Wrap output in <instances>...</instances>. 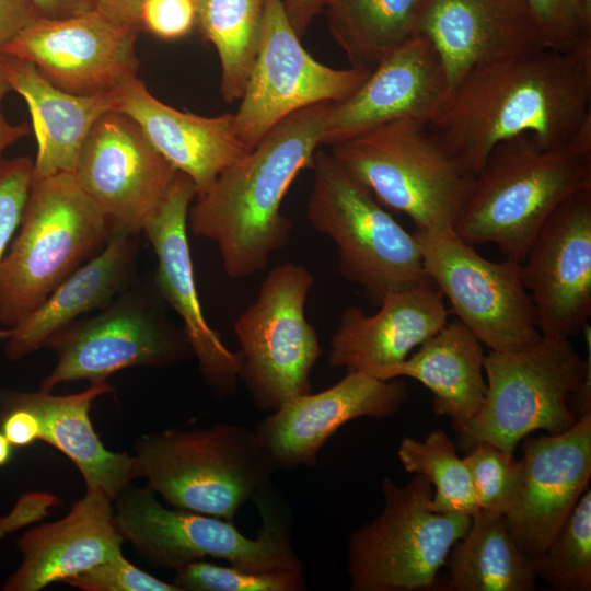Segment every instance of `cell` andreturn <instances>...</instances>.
<instances>
[{
    "mask_svg": "<svg viewBox=\"0 0 591 591\" xmlns=\"http://www.w3.org/2000/svg\"><path fill=\"white\" fill-rule=\"evenodd\" d=\"M591 43L540 48L482 65L448 93L428 129L471 179L501 141L530 134L567 144L591 116Z\"/></svg>",
    "mask_w": 591,
    "mask_h": 591,
    "instance_id": "6da1fadb",
    "label": "cell"
},
{
    "mask_svg": "<svg viewBox=\"0 0 591 591\" xmlns=\"http://www.w3.org/2000/svg\"><path fill=\"white\" fill-rule=\"evenodd\" d=\"M333 102L299 109L196 195L187 225L218 246L224 273L241 279L263 271L290 242L281 202L302 170L311 169Z\"/></svg>",
    "mask_w": 591,
    "mask_h": 591,
    "instance_id": "7a4b0ae2",
    "label": "cell"
},
{
    "mask_svg": "<svg viewBox=\"0 0 591 591\" xmlns=\"http://www.w3.org/2000/svg\"><path fill=\"white\" fill-rule=\"evenodd\" d=\"M591 185V116L564 146L544 149L530 134L498 143L474 177L454 224L471 245L493 243L522 263L553 211Z\"/></svg>",
    "mask_w": 591,
    "mask_h": 591,
    "instance_id": "3957f363",
    "label": "cell"
},
{
    "mask_svg": "<svg viewBox=\"0 0 591 591\" xmlns=\"http://www.w3.org/2000/svg\"><path fill=\"white\" fill-rule=\"evenodd\" d=\"M115 523L124 540L152 564L174 569L212 557L256 573L303 575L291 545L287 510L268 486L253 500L262 528L255 538L242 534L234 522L183 509H167L154 491L128 485L114 499Z\"/></svg>",
    "mask_w": 591,
    "mask_h": 591,
    "instance_id": "277c9868",
    "label": "cell"
},
{
    "mask_svg": "<svg viewBox=\"0 0 591 591\" xmlns=\"http://www.w3.org/2000/svg\"><path fill=\"white\" fill-rule=\"evenodd\" d=\"M591 354L584 360L569 339L542 335L520 350L485 356L482 406L457 432L462 449L491 444L513 455L531 432L559 433L579 419L578 403L591 402Z\"/></svg>",
    "mask_w": 591,
    "mask_h": 591,
    "instance_id": "5b68a950",
    "label": "cell"
},
{
    "mask_svg": "<svg viewBox=\"0 0 591 591\" xmlns=\"http://www.w3.org/2000/svg\"><path fill=\"white\" fill-rule=\"evenodd\" d=\"M134 456L139 476L169 505L230 522L278 470L255 429L233 424L147 436Z\"/></svg>",
    "mask_w": 591,
    "mask_h": 591,
    "instance_id": "8992f818",
    "label": "cell"
},
{
    "mask_svg": "<svg viewBox=\"0 0 591 591\" xmlns=\"http://www.w3.org/2000/svg\"><path fill=\"white\" fill-rule=\"evenodd\" d=\"M20 232L0 266V323L14 328L111 239L73 174L33 179Z\"/></svg>",
    "mask_w": 591,
    "mask_h": 591,
    "instance_id": "52a82bcc",
    "label": "cell"
},
{
    "mask_svg": "<svg viewBox=\"0 0 591 591\" xmlns=\"http://www.w3.org/2000/svg\"><path fill=\"white\" fill-rule=\"evenodd\" d=\"M306 205L312 227L336 244L339 273L373 305L392 292L431 281L415 234L334 159L316 150Z\"/></svg>",
    "mask_w": 591,
    "mask_h": 591,
    "instance_id": "ba28073f",
    "label": "cell"
},
{
    "mask_svg": "<svg viewBox=\"0 0 591 591\" xmlns=\"http://www.w3.org/2000/svg\"><path fill=\"white\" fill-rule=\"evenodd\" d=\"M329 152L380 204L405 213L417 231L454 229L473 179L432 136L427 121L387 123Z\"/></svg>",
    "mask_w": 591,
    "mask_h": 591,
    "instance_id": "9c48e42d",
    "label": "cell"
},
{
    "mask_svg": "<svg viewBox=\"0 0 591 591\" xmlns=\"http://www.w3.org/2000/svg\"><path fill=\"white\" fill-rule=\"evenodd\" d=\"M381 487L382 512L349 536L350 589H429L452 546L467 532L472 517L432 512L433 487L422 474H414L404 486L384 477Z\"/></svg>",
    "mask_w": 591,
    "mask_h": 591,
    "instance_id": "30bf717a",
    "label": "cell"
},
{
    "mask_svg": "<svg viewBox=\"0 0 591 591\" xmlns=\"http://www.w3.org/2000/svg\"><path fill=\"white\" fill-rule=\"evenodd\" d=\"M313 285L305 266H276L233 324L241 347L239 378L262 409L276 410L312 392L310 374L322 355L317 333L305 316Z\"/></svg>",
    "mask_w": 591,
    "mask_h": 591,
    "instance_id": "8fae6325",
    "label": "cell"
},
{
    "mask_svg": "<svg viewBox=\"0 0 591 591\" xmlns=\"http://www.w3.org/2000/svg\"><path fill=\"white\" fill-rule=\"evenodd\" d=\"M415 236L426 275L456 318L490 351H515L541 339L521 263L484 258L453 228L417 231Z\"/></svg>",
    "mask_w": 591,
    "mask_h": 591,
    "instance_id": "7c38bea8",
    "label": "cell"
},
{
    "mask_svg": "<svg viewBox=\"0 0 591 591\" xmlns=\"http://www.w3.org/2000/svg\"><path fill=\"white\" fill-rule=\"evenodd\" d=\"M370 73L362 68L336 69L318 62L302 46L283 0H265L259 48L233 114L236 136L252 150L290 114L347 99Z\"/></svg>",
    "mask_w": 591,
    "mask_h": 591,
    "instance_id": "4fadbf2b",
    "label": "cell"
},
{
    "mask_svg": "<svg viewBox=\"0 0 591 591\" xmlns=\"http://www.w3.org/2000/svg\"><path fill=\"white\" fill-rule=\"evenodd\" d=\"M177 173L131 118L111 112L92 127L73 176L105 216L111 235L135 236Z\"/></svg>",
    "mask_w": 591,
    "mask_h": 591,
    "instance_id": "5bb4252c",
    "label": "cell"
},
{
    "mask_svg": "<svg viewBox=\"0 0 591 591\" xmlns=\"http://www.w3.org/2000/svg\"><path fill=\"white\" fill-rule=\"evenodd\" d=\"M541 335L579 334L591 315V185L563 201L520 267Z\"/></svg>",
    "mask_w": 591,
    "mask_h": 591,
    "instance_id": "9a60e30c",
    "label": "cell"
},
{
    "mask_svg": "<svg viewBox=\"0 0 591 591\" xmlns=\"http://www.w3.org/2000/svg\"><path fill=\"white\" fill-rule=\"evenodd\" d=\"M137 32L96 10L60 20L37 18L0 53L32 62L66 92L95 94L137 77Z\"/></svg>",
    "mask_w": 591,
    "mask_h": 591,
    "instance_id": "2e32d148",
    "label": "cell"
},
{
    "mask_svg": "<svg viewBox=\"0 0 591 591\" xmlns=\"http://www.w3.org/2000/svg\"><path fill=\"white\" fill-rule=\"evenodd\" d=\"M522 451L520 498L503 520L514 543L533 565L588 488L591 413L563 432L525 437Z\"/></svg>",
    "mask_w": 591,
    "mask_h": 591,
    "instance_id": "e0dca14e",
    "label": "cell"
},
{
    "mask_svg": "<svg viewBox=\"0 0 591 591\" xmlns=\"http://www.w3.org/2000/svg\"><path fill=\"white\" fill-rule=\"evenodd\" d=\"M46 346L58 355L42 390L88 380L104 383L117 371L131 367H159L174 362L184 350L181 343L144 305L120 300L84 323L70 325Z\"/></svg>",
    "mask_w": 591,
    "mask_h": 591,
    "instance_id": "ac0fdd59",
    "label": "cell"
},
{
    "mask_svg": "<svg viewBox=\"0 0 591 591\" xmlns=\"http://www.w3.org/2000/svg\"><path fill=\"white\" fill-rule=\"evenodd\" d=\"M407 399L405 383L348 371L333 386L286 402L255 428L278 468L315 466L325 442L360 417L387 418Z\"/></svg>",
    "mask_w": 591,
    "mask_h": 591,
    "instance_id": "d6986e66",
    "label": "cell"
},
{
    "mask_svg": "<svg viewBox=\"0 0 591 591\" xmlns=\"http://www.w3.org/2000/svg\"><path fill=\"white\" fill-rule=\"evenodd\" d=\"M448 93L437 53L418 36L384 57L350 96L331 104L321 146L333 147L399 119L429 123Z\"/></svg>",
    "mask_w": 591,
    "mask_h": 591,
    "instance_id": "ffe728a7",
    "label": "cell"
},
{
    "mask_svg": "<svg viewBox=\"0 0 591 591\" xmlns=\"http://www.w3.org/2000/svg\"><path fill=\"white\" fill-rule=\"evenodd\" d=\"M196 197L193 181L178 172L166 196L147 220L146 232L158 258L157 285L184 323L186 338L213 386L233 391L241 357L207 323L196 290L187 237V218Z\"/></svg>",
    "mask_w": 591,
    "mask_h": 591,
    "instance_id": "44dd1931",
    "label": "cell"
},
{
    "mask_svg": "<svg viewBox=\"0 0 591 591\" xmlns=\"http://www.w3.org/2000/svg\"><path fill=\"white\" fill-rule=\"evenodd\" d=\"M418 33L437 53L449 92L482 65L545 48L522 0H427Z\"/></svg>",
    "mask_w": 591,
    "mask_h": 591,
    "instance_id": "7402d4cb",
    "label": "cell"
},
{
    "mask_svg": "<svg viewBox=\"0 0 591 591\" xmlns=\"http://www.w3.org/2000/svg\"><path fill=\"white\" fill-rule=\"evenodd\" d=\"M448 317L444 297L432 281L387 293L372 315L349 306L331 339L328 363L380 380L444 327Z\"/></svg>",
    "mask_w": 591,
    "mask_h": 591,
    "instance_id": "603a6c76",
    "label": "cell"
},
{
    "mask_svg": "<svg viewBox=\"0 0 591 591\" xmlns=\"http://www.w3.org/2000/svg\"><path fill=\"white\" fill-rule=\"evenodd\" d=\"M116 112L131 118L150 143L206 192L219 174L250 150L237 138L233 114L204 117L181 112L150 93L137 77L116 88Z\"/></svg>",
    "mask_w": 591,
    "mask_h": 591,
    "instance_id": "cb8c5ba5",
    "label": "cell"
},
{
    "mask_svg": "<svg viewBox=\"0 0 591 591\" xmlns=\"http://www.w3.org/2000/svg\"><path fill=\"white\" fill-rule=\"evenodd\" d=\"M112 501L101 489L86 490L62 519L24 534L18 542L23 561L3 590L38 591L121 554Z\"/></svg>",
    "mask_w": 591,
    "mask_h": 591,
    "instance_id": "d4e9b609",
    "label": "cell"
},
{
    "mask_svg": "<svg viewBox=\"0 0 591 591\" xmlns=\"http://www.w3.org/2000/svg\"><path fill=\"white\" fill-rule=\"evenodd\" d=\"M0 70L11 90L27 104L37 142L33 179L73 174L84 141L95 123L116 112V89L95 94L66 92L30 61L0 53Z\"/></svg>",
    "mask_w": 591,
    "mask_h": 591,
    "instance_id": "484cf974",
    "label": "cell"
},
{
    "mask_svg": "<svg viewBox=\"0 0 591 591\" xmlns=\"http://www.w3.org/2000/svg\"><path fill=\"white\" fill-rule=\"evenodd\" d=\"M107 383L91 384L69 395L35 393L5 395V406L28 408L39 419L40 438L68 456L80 471L86 490L101 489L112 500L140 477L135 456L108 451L97 437L91 419L92 403L111 392Z\"/></svg>",
    "mask_w": 591,
    "mask_h": 591,
    "instance_id": "4316f807",
    "label": "cell"
},
{
    "mask_svg": "<svg viewBox=\"0 0 591 591\" xmlns=\"http://www.w3.org/2000/svg\"><path fill=\"white\" fill-rule=\"evenodd\" d=\"M134 236L113 234L104 248L89 259L20 324L8 338L7 355L20 359L46 346L77 317L109 304L130 278L136 245Z\"/></svg>",
    "mask_w": 591,
    "mask_h": 591,
    "instance_id": "83f0119b",
    "label": "cell"
},
{
    "mask_svg": "<svg viewBox=\"0 0 591 591\" xmlns=\"http://www.w3.org/2000/svg\"><path fill=\"white\" fill-rule=\"evenodd\" d=\"M485 356L482 343L455 318L380 380H417L433 394L434 414L449 417L452 428L460 432L475 417L485 397Z\"/></svg>",
    "mask_w": 591,
    "mask_h": 591,
    "instance_id": "f1b7e54d",
    "label": "cell"
},
{
    "mask_svg": "<svg viewBox=\"0 0 591 591\" xmlns=\"http://www.w3.org/2000/svg\"><path fill=\"white\" fill-rule=\"evenodd\" d=\"M451 591H532V563L509 534L503 517L478 510L447 558Z\"/></svg>",
    "mask_w": 591,
    "mask_h": 591,
    "instance_id": "f546056e",
    "label": "cell"
},
{
    "mask_svg": "<svg viewBox=\"0 0 591 591\" xmlns=\"http://www.w3.org/2000/svg\"><path fill=\"white\" fill-rule=\"evenodd\" d=\"M427 0H325L329 32L351 67L372 71L419 36Z\"/></svg>",
    "mask_w": 591,
    "mask_h": 591,
    "instance_id": "4dcf8cb0",
    "label": "cell"
},
{
    "mask_svg": "<svg viewBox=\"0 0 591 591\" xmlns=\"http://www.w3.org/2000/svg\"><path fill=\"white\" fill-rule=\"evenodd\" d=\"M265 0H195L196 22L217 49L221 95L241 100L262 36Z\"/></svg>",
    "mask_w": 591,
    "mask_h": 591,
    "instance_id": "1f68e13d",
    "label": "cell"
},
{
    "mask_svg": "<svg viewBox=\"0 0 591 591\" xmlns=\"http://www.w3.org/2000/svg\"><path fill=\"white\" fill-rule=\"evenodd\" d=\"M397 455L407 472L422 474L431 483L432 512L472 517L478 511L470 468L442 429L432 430L424 441L404 437Z\"/></svg>",
    "mask_w": 591,
    "mask_h": 591,
    "instance_id": "d6a6232c",
    "label": "cell"
},
{
    "mask_svg": "<svg viewBox=\"0 0 591 591\" xmlns=\"http://www.w3.org/2000/svg\"><path fill=\"white\" fill-rule=\"evenodd\" d=\"M536 578L558 591L591 590V491L588 487L544 553Z\"/></svg>",
    "mask_w": 591,
    "mask_h": 591,
    "instance_id": "836d02e7",
    "label": "cell"
},
{
    "mask_svg": "<svg viewBox=\"0 0 591 591\" xmlns=\"http://www.w3.org/2000/svg\"><path fill=\"white\" fill-rule=\"evenodd\" d=\"M478 510L506 517L517 506L523 479L522 460L488 444L474 445L464 456Z\"/></svg>",
    "mask_w": 591,
    "mask_h": 591,
    "instance_id": "e575fe53",
    "label": "cell"
},
{
    "mask_svg": "<svg viewBox=\"0 0 591 591\" xmlns=\"http://www.w3.org/2000/svg\"><path fill=\"white\" fill-rule=\"evenodd\" d=\"M173 583L181 591H301L303 575L256 573L202 560L176 570Z\"/></svg>",
    "mask_w": 591,
    "mask_h": 591,
    "instance_id": "d590c367",
    "label": "cell"
},
{
    "mask_svg": "<svg viewBox=\"0 0 591 591\" xmlns=\"http://www.w3.org/2000/svg\"><path fill=\"white\" fill-rule=\"evenodd\" d=\"M545 48L572 50L591 43L575 0H522Z\"/></svg>",
    "mask_w": 591,
    "mask_h": 591,
    "instance_id": "8d00e7d4",
    "label": "cell"
},
{
    "mask_svg": "<svg viewBox=\"0 0 591 591\" xmlns=\"http://www.w3.org/2000/svg\"><path fill=\"white\" fill-rule=\"evenodd\" d=\"M63 582L84 591H181L135 567L123 553Z\"/></svg>",
    "mask_w": 591,
    "mask_h": 591,
    "instance_id": "74e56055",
    "label": "cell"
},
{
    "mask_svg": "<svg viewBox=\"0 0 591 591\" xmlns=\"http://www.w3.org/2000/svg\"><path fill=\"white\" fill-rule=\"evenodd\" d=\"M34 163L24 157L0 161V266L22 221Z\"/></svg>",
    "mask_w": 591,
    "mask_h": 591,
    "instance_id": "f35d334b",
    "label": "cell"
},
{
    "mask_svg": "<svg viewBox=\"0 0 591 591\" xmlns=\"http://www.w3.org/2000/svg\"><path fill=\"white\" fill-rule=\"evenodd\" d=\"M195 23V0H147L141 10V27L165 40L184 37Z\"/></svg>",
    "mask_w": 591,
    "mask_h": 591,
    "instance_id": "ab89813d",
    "label": "cell"
},
{
    "mask_svg": "<svg viewBox=\"0 0 591 591\" xmlns=\"http://www.w3.org/2000/svg\"><path fill=\"white\" fill-rule=\"evenodd\" d=\"M2 433L14 447H26L40 438V422L35 413L22 406H7Z\"/></svg>",
    "mask_w": 591,
    "mask_h": 591,
    "instance_id": "60d3db41",
    "label": "cell"
},
{
    "mask_svg": "<svg viewBox=\"0 0 591 591\" xmlns=\"http://www.w3.org/2000/svg\"><path fill=\"white\" fill-rule=\"evenodd\" d=\"M37 18L31 0H0V49Z\"/></svg>",
    "mask_w": 591,
    "mask_h": 591,
    "instance_id": "b9f144b4",
    "label": "cell"
},
{
    "mask_svg": "<svg viewBox=\"0 0 591 591\" xmlns=\"http://www.w3.org/2000/svg\"><path fill=\"white\" fill-rule=\"evenodd\" d=\"M147 0H97L95 10L117 23L139 31L141 10Z\"/></svg>",
    "mask_w": 591,
    "mask_h": 591,
    "instance_id": "7bdbcfd3",
    "label": "cell"
},
{
    "mask_svg": "<svg viewBox=\"0 0 591 591\" xmlns=\"http://www.w3.org/2000/svg\"><path fill=\"white\" fill-rule=\"evenodd\" d=\"M97 0H31L38 18L60 20L95 10Z\"/></svg>",
    "mask_w": 591,
    "mask_h": 591,
    "instance_id": "ee69618b",
    "label": "cell"
},
{
    "mask_svg": "<svg viewBox=\"0 0 591 591\" xmlns=\"http://www.w3.org/2000/svg\"><path fill=\"white\" fill-rule=\"evenodd\" d=\"M324 3L325 0H283L287 16L300 38Z\"/></svg>",
    "mask_w": 591,
    "mask_h": 591,
    "instance_id": "f6af8a7d",
    "label": "cell"
},
{
    "mask_svg": "<svg viewBox=\"0 0 591 591\" xmlns=\"http://www.w3.org/2000/svg\"><path fill=\"white\" fill-rule=\"evenodd\" d=\"M9 91H11V86L0 70V161L7 148L28 134L27 124L12 125L7 121L1 112V100Z\"/></svg>",
    "mask_w": 591,
    "mask_h": 591,
    "instance_id": "bcb514c9",
    "label": "cell"
},
{
    "mask_svg": "<svg viewBox=\"0 0 591 591\" xmlns=\"http://www.w3.org/2000/svg\"><path fill=\"white\" fill-rule=\"evenodd\" d=\"M586 28L591 30V0H575Z\"/></svg>",
    "mask_w": 591,
    "mask_h": 591,
    "instance_id": "7dc6e473",
    "label": "cell"
},
{
    "mask_svg": "<svg viewBox=\"0 0 591 591\" xmlns=\"http://www.w3.org/2000/svg\"><path fill=\"white\" fill-rule=\"evenodd\" d=\"M12 455V444L5 438L3 433L0 432V466L5 465Z\"/></svg>",
    "mask_w": 591,
    "mask_h": 591,
    "instance_id": "c3c4849f",
    "label": "cell"
},
{
    "mask_svg": "<svg viewBox=\"0 0 591 591\" xmlns=\"http://www.w3.org/2000/svg\"><path fill=\"white\" fill-rule=\"evenodd\" d=\"M12 334V328L0 329V338L8 339Z\"/></svg>",
    "mask_w": 591,
    "mask_h": 591,
    "instance_id": "681fc988",
    "label": "cell"
}]
</instances>
